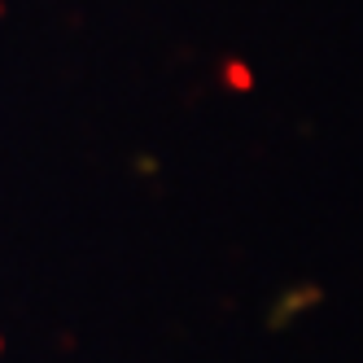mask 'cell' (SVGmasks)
I'll use <instances>...</instances> for the list:
<instances>
[{"instance_id": "obj_2", "label": "cell", "mask_w": 363, "mask_h": 363, "mask_svg": "<svg viewBox=\"0 0 363 363\" xmlns=\"http://www.w3.org/2000/svg\"><path fill=\"white\" fill-rule=\"evenodd\" d=\"M223 74H228V84L237 88V92H250V88H254V74H250L241 62H228V66H223Z\"/></svg>"}, {"instance_id": "obj_1", "label": "cell", "mask_w": 363, "mask_h": 363, "mask_svg": "<svg viewBox=\"0 0 363 363\" xmlns=\"http://www.w3.org/2000/svg\"><path fill=\"white\" fill-rule=\"evenodd\" d=\"M320 298H324L320 284H298V289H284V294H280V302L272 306V315H267V328H284V324H294L302 311L320 306Z\"/></svg>"}, {"instance_id": "obj_3", "label": "cell", "mask_w": 363, "mask_h": 363, "mask_svg": "<svg viewBox=\"0 0 363 363\" xmlns=\"http://www.w3.org/2000/svg\"><path fill=\"white\" fill-rule=\"evenodd\" d=\"M0 350H5V337H0Z\"/></svg>"}]
</instances>
